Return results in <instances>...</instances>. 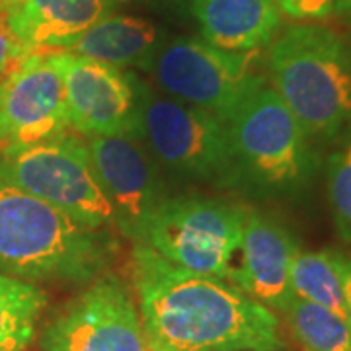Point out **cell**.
I'll return each mask as SVG.
<instances>
[{
	"mask_svg": "<svg viewBox=\"0 0 351 351\" xmlns=\"http://www.w3.org/2000/svg\"><path fill=\"white\" fill-rule=\"evenodd\" d=\"M110 0H14L6 6L14 34L29 51H66L101 18Z\"/></svg>",
	"mask_w": 351,
	"mask_h": 351,
	"instance_id": "5bb4252c",
	"label": "cell"
},
{
	"mask_svg": "<svg viewBox=\"0 0 351 351\" xmlns=\"http://www.w3.org/2000/svg\"><path fill=\"white\" fill-rule=\"evenodd\" d=\"M297 252L299 244L287 226L250 207L230 283L269 311L283 313L293 299L291 265Z\"/></svg>",
	"mask_w": 351,
	"mask_h": 351,
	"instance_id": "4fadbf2b",
	"label": "cell"
},
{
	"mask_svg": "<svg viewBox=\"0 0 351 351\" xmlns=\"http://www.w3.org/2000/svg\"><path fill=\"white\" fill-rule=\"evenodd\" d=\"M64 88L69 129L80 137L137 135L138 80L73 51H51Z\"/></svg>",
	"mask_w": 351,
	"mask_h": 351,
	"instance_id": "30bf717a",
	"label": "cell"
},
{
	"mask_svg": "<svg viewBox=\"0 0 351 351\" xmlns=\"http://www.w3.org/2000/svg\"><path fill=\"white\" fill-rule=\"evenodd\" d=\"M43 351H149L137 299L119 276L106 271L45 324Z\"/></svg>",
	"mask_w": 351,
	"mask_h": 351,
	"instance_id": "9c48e42d",
	"label": "cell"
},
{
	"mask_svg": "<svg viewBox=\"0 0 351 351\" xmlns=\"http://www.w3.org/2000/svg\"><path fill=\"white\" fill-rule=\"evenodd\" d=\"M281 314L301 351H351V328L336 313L293 297Z\"/></svg>",
	"mask_w": 351,
	"mask_h": 351,
	"instance_id": "d6986e66",
	"label": "cell"
},
{
	"mask_svg": "<svg viewBox=\"0 0 351 351\" xmlns=\"http://www.w3.org/2000/svg\"><path fill=\"white\" fill-rule=\"evenodd\" d=\"M47 308L43 289L0 274V351H25Z\"/></svg>",
	"mask_w": 351,
	"mask_h": 351,
	"instance_id": "e0dca14e",
	"label": "cell"
},
{
	"mask_svg": "<svg viewBox=\"0 0 351 351\" xmlns=\"http://www.w3.org/2000/svg\"><path fill=\"white\" fill-rule=\"evenodd\" d=\"M133 287L149 351H283L281 322L226 279L133 244Z\"/></svg>",
	"mask_w": 351,
	"mask_h": 351,
	"instance_id": "6da1fadb",
	"label": "cell"
},
{
	"mask_svg": "<svg viewBox=\"0 0 351 351\" xmlns=\"http://www.w3.org/2000/svg\"><path fill=\"white\" fill-rule=\"evenodd\" d=\"M248 209L225 197L170 195L152 213L135 244L151 248L182 269L230 281Z\"/></svg>",
	"mask_w": 351,
	"mask_h": 351,
	"instance_id": "8992f818",
	"label": "cell"
},
{
	"mask_svg": "<svg viewBox=\"0 0 351 351\" xmlns=\"http://www.w3.org/2000/svg\"><path fill=\"white\" fill-rule=\"evenodd\" d=\"M281 14H287L293 20L313 22L326 20L334 14L332 0H277Z\"/></svg>",
	"mask_w": 351,
	"mask_h": 351,
	"instance_id": "7402d4cb",
	"label": "cell"
},
{
	"mask_svg": "<svg viewBox=\"0 0 351 351\" xmlns=\"http://www.w3.org/2000/svg\"><path fill=\"white\" fill-rule=\"evenodd\" d=\"M88 152L115 213V230L133 244L152 213L170 197L160 166L137 135L86 138Z\"/></svg>",
	"mask_w": 351,
	"mask_h": 351,
	"instance_id": "8fae6325",
	"label": "cell"
},
{
	"mask_svg": "<svg viewBox=\"0 0 351 351\" xmlns=\"http://www.w3.org/2000/svg\"><path fill=\"white\" fill-rule=\"evenodd\" d=\"M10 147V137H8V129L4 123V117H2V110H0V152L6 151Z\"/></svg>",
	"mask_w": 351,
	"mask_h": 351,
	"instance_id": "d4e9b609",
	"label": "cell"
},
{
	"mask_svg": "<svg viewBox=\"0 0 351 351\" xmlns=\"http://www.w3.org/2000/svg\"><path fill=\"white\" fill-rule=\"evenodd\" d=\"M341 265H343V254L339 252L299 250L291 265L293 297L320 304L348 322Z\"/></svg>",
	"mask_w": 351,
	"mask_h": 351,
	"instance_id": "ac0fdd59",
	"label": "cell"
},
{
	"mask_svg": "<svg viewBox=\"0 0 351 351\" xmlns=\"http://www.w3.org/2000/svg\"><path fill=\"white\" fill-rule=\"evenodd\" d=\"M328 203L341 242L351 244V138L328 160Z\"/></svg>",
	"mask_w": 351,
	"mask_h": 351,
	"instance_id": "ffe728a7",
	"label": "cell"
},
{
	"mask_svg": "<svg viewBox=\"0 0 351 351\" xmlns=\"http://www.w3.org/2000/svg\"><path fill=\"white\" fill-rule=\"evenodd\" d=\"M269 73L308 137L351 138V47L339 34L318 24L289 25L271 43Z\"/></svg>",
	"mask_w": 351,
	"mask_h": 351,
	"instance_id": "3957f363",
	"label": "cell"
},
{
	"mask_svg": "<svg viewBox=\"0 0 351 351\" xmlns=\"http://www.w3.org/2000/svg\"><path fill=\"white\" fill-rule=\"evenodd\" d=\"M225 123L240 191L254 197H295L313 184L318 160L311 137L265 78Z\"/></svg>",
	"mask_w": 351,
	"mask_h": 351,
	"instance_id": "277c9868",
	"label": "cell"
},
{
	"mask_svg": "<svg viewBox=\"0 0 351 351\" xmlns=\"http://www.w3.org/2000/svg\"><path fill=\"white\" fill-rule=\"evenodd\" d=\"M12 2L14 0H0V6H4V8H6V6H10Z\"/></svg>",
	"mask_w": 351,
	"mask_h": 351,
	"instance_id": "4316f807",
	"label": "cell"
},
{
	"mask_svg": "<svg viewBox=\"0 0 351 351\" xmlns=\"http://www.w3.org/2000/svg\"><path fill=\"white\" fill-rule=\"evenodd\" d=\"M137 137L166 172L240 191L226 123L213 113L158 96L138 80Z\"/></svg>",
	"mask_w": 351,
	"mask_h": 351,
	"instance_id": "5b68a950",
	"label": "cell"
},
{
	"mask_svg": "<svg viewBox=\"0 0 351 351\" xmlns=\"http://www.w3.org/2000/svg\"><path fill=\"white\" fill-rule=\"evenodd\" d=\"M256 51L232 53L205 39L176 38L156 53L152 75L168 98L213 113L223 121L263 78L254 73Z\"/></svg>",
	"mask_w": 351,
	"mask_h": 351,
	"instance_id": "ba28073f",
	"label": "cell"
},
{
	"mask_svg": "<svg viewBox=\"0 0 351 351\" xmlns=\"http://www.w3.org/2000/svg\"><path fill=\"white\" fill-rule=\"evenodd\" d=\"M113 6H117V4H154V2H182V0H110Z\"/></svg>",
	"mask_w": 351,
	"mask_h": 351,
	"instance_id": "484cf974",
	"label": "cell"
},
{
	"mask_svg": "<svg viewBox=\"0 0 351 351\" xmlns=\"http://www.w3.org/2000/svg\"><path fill=\"white\" fill-rule=\"evenodd\" d=\"M158 25L131 14H110L94 24L71 45L80 57L110 64L115 69L151 71L156 53L162 47Z\"/></svg>",
	"mask_w": 351,
	"mask_h": 351,
	"instance_id": "2e32d148",
	"label": "cell"
},
{
	"mask_svg": "<svg viewBox=\"0 0 351 351\" xmlns=\"http://www.w3.org/2000/svg\"><path fill=\"white\" fill-rule=\"evenodd\" d=\"M115 252L112 230L78 223L0 166V274L34 285H86L110 269Z\"/></svg>",
	"mask_w": 351,
	"mask_h": 351,
	"instance_id": "7a4b0ae2",
	"label": "cell"
},
{
	"mask_svg": "<svg viewBox=\"0 0 351 351\" xmlns=\"http://www.w3.org/2000/svg\"><path fill=\"white\" fill-rule=\"evenodd\" d=\"M24 43L14 34L8 22V12L4 6H0V84L12 75L14 71L24 63L27 55H32Z\"/></svg>",
	"mask_w": 351,
	"mask_h": 351,
	"instance_id": "44dd1931",
	"label": "cell"
},
{
	"mask_svg": "<svg viewBox=\"0 0 351 351\" xmlns=\"http://www.w3.org/2000/svg\"><path fill=\"white\" fill-rule=\"evenodd\" d=\"M0 110L10 145L25 147L59 137L69 129L61 75L51 51H34L0 84Z\"/></svg>",
	"mask_w": 351,
	"mask_h": 351,
	"instance_id": "7c38bea8",
	"label": "cell"
},
{
	"mask_svg": "<svg viewBox=\"0 0 351 351\" xmlns=\"http://www.w3.org/2000/svg\"><path fill=\"white\" fill-rule=\"evenodd\" d=\"M191 12L207 43L232 53L258 51L281 27L277 0H191Z\"/></svg>",
	"mask_w": 351,
	"mask_h": 351,
	"instance_id": "9a60e30c",
	"label": "cell"
},
{
	"mask_svg": "<svg viewBox=\"0 0 351 351\" xmlns=\"http://www.w3.org/2000/svg\"><path fill=\"white\" fill-rule=\"evenodd\" d=\"M0 166L14 182L49 205L92 228L115 230V213L88 152L75 133L36 145H10L0 152Z\"/></svg>",
	"mask_w": 351,
	"mask_h": 351,
	"instance_id": "52a82bcc",
	"label": "cell"
},
{
	"mask_svg": "<svg viewBox=\"0 0 351 351\" xmlns=\"http://www.w3.org/2000/svg\"><path fill=\"white\" fill-rule=\"evenodd\" d=\"M334 14H338L339 18L351 20V0H332Z\"/></svg>",
	"mask_w": 351,
	"mask_h": 351,
	"instance_id": "cb8c5ba5",
	"label": "cell"
},
{
	"mask_svg": "<svg viewBox=\"0 0 351 351\" xmlns=\"http://www.w3.org/2000/svg\"><path fill=\"white\" fill-rule=\"evenodd\" d=\"M341 283H343V299H346V318L351 328V256H343Z\"/></svg>",
	"mask_w": 351,
	"mask_h": 351,
	"instance_id": "603a6c76",
	"label": "cell"
}]
</instances>
